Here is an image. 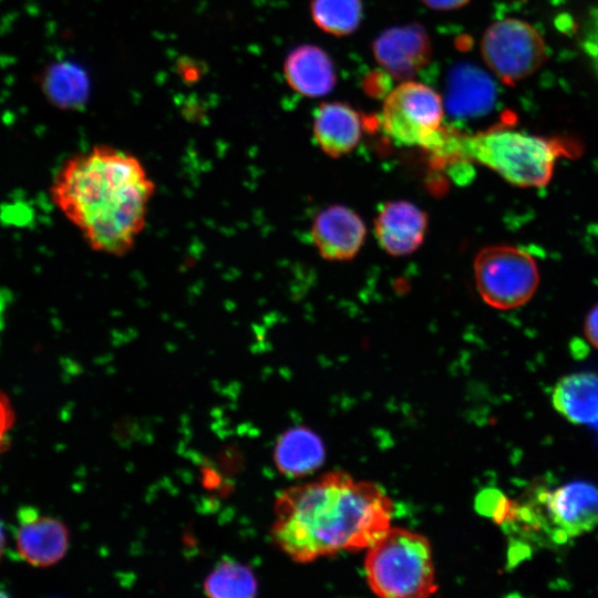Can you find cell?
<instances>
[{
	"label": "cell",
	"mask_w": 598,
	"mask_h": 598,
	"mask_svg": "<svg viewBox=\"0 0 598 598\" xmlns=\"http://www.w3.org/2000/svg\"><path fill=\"white\" fill-rule=\"evenodd\" d=\"M426 228L425 213L406 200L385 203L374 219V235L379 245L396 257L414 252L422 245Z\"/></svg>",
	"instance_id": "obj_12"
},
{
	"label": "cell",
	"mask_w": 598,
	"mask_h": 598,
	"mask_svg": "<svg viewBox=\"0 0 598 598\" xmlns=\"http://www.w3.org/2000/svg\"><path fill=\"white\" fill-rule=\"evenodd\" d=\"M426 7L436 11H452L457 10L466 4L471 0H421Z\"/></svg>",
	"instance_id": "obj_23"
},
{
	"label": "cell",
	"mask_w": 598,
	"mask_h": 598,
	"mask_svg": "<svg viewBox=\"0 0 598 598\" xmlns=\"http://www.w3.org/2000/svg\"><path fill=\"white\" fill-rule=\"evenodd\" d=\"M274 461L278 471L291 478L318 470L324 461V447L311 430L298 426L283 432L275 446Z\"/></svg>",
	"instance_id": "obj_17"
},
{
	"label": "cell",
	"mask_w": 598,
	"mask_h": 598,
	"mask_svg": "<svg viewBox=\"0 0 598 598\" xmlns=\"http://www.w3.org/2000/svg\"><path fill=\"white\" fill-rule=\"evenodd\" d=\"M367 549V580L379 597L425 598L437 590L431 545L423 535L390 527Z\"/></svg>",
	"instance_id": "obj_4"
},
{
	"label": "cell",
	"mask_w": 598,
	"mask_h": 598,
	"mask_svg": "<svg viewBox=\"0 0 598 598\" xmlns=\"http://www.w3.org/2000/svg\"><path fill=\"white\" fill-rule=\"evenodd\" d=\"M155 185L141 161L112 146L69 158L51 186L52 198L95 251L121 257L145 228Z\"/></svg>",
	"instance_id": "obj_2"
},
{
	"label": "cell",
	"mask_w": 598,
	"mask_h": 598,
	"mask_svg": "<svg viewBox=\"0 0 598 598\" xmlns=\"http://www.w3.org/2000/svg\"><path fill=\"white\" fill-rule=\"evenodd\" d=\"M283 71L290 87L309 97L327 95L337 82L331 58L313 44H302L291 50L285 60Z\"/></svg>",
	"instance_id": "obj_14"
},
{
	"label": "cell",
	"mask_w": 598,
	"mask_h": 598,
	"mask_svg": "<svg viewBox=\"0 0 598 598\" xmlns=\"http://www.w3.org/2000/svg\"><path fill=\"white\" fill-rule=\"evenodd\" d=\"M204 591L212 598H251L257 595L258 581L249 566L224 558L207 575Z\"/></svg>",
	"instance_id": "obj_18"
},
{
	"label": "cell",
	"mask_w": 598,
	"mask_h": 598,
	"mask_svg": "<svg viewBox=\"0 0 598 598\" xmlns=\"http://www.w3.org/2000/svg\"><path fill=\"white\" fill-rule=\"evenodd\" d=\"M365 235L361 217L342 205H332L321 210L311 226L318 252L330 261L352 259L361 249Z\"/></svg>",
	"instance_id": "obj_11"
},
{
	"label": "cell",
	"mask_w": 598,
	"mask_h": 598,
	"mask_svg": "<svg viewBox=\"0 0 598 598\" xmlns=\"http://www.w3.org/2000/svg\"><path fill=\"white\" fill-rule=\"evenodd\" d=\"M310 14L323 32L344 37L359 28L363 6L361 0H311Z\"/></svg>",
	"instance_id": "obj_19"
},
{
	"label": "cell",
	"mask_w": 598,
	"mask_h": 598,
	"mask_svg": "<svg viewBox=\"0 0 598 598\" xmlns=\"http://www.w3.org/2000/svg\"><path fill=\"white\" fill-rule=\"evenodd\" d=\"M360 114L343 102L320 104L313 114V137L327 155L337 158L352 152L361 140Z\"/></svg>",
	"instance_id": "obj_13"
},
{
	"label": "cell",
	"mask_w": 598,
	"mask_h": 598,
	"mask_svg": "<svg viewBox=\"0 0 598 598\" xmlns=\"http://www.w3.org/2000/svg\"><path fill=\"white\" fill-rule=\"evenodd\" d=\"M584 330L588 341L598 349V303L586 316Z\"/></svg>",
	"instance_id": "obj_22"
},
{
	"label": "cell",
	"mask_w": 598,
	"mask_h": 598,
	"mask_svg": "<svg viewBox=\"0 0 598 598\" xmlns=\"http://www.w3.org/2000/svg\"><path fill=\"white\" fill-rule=\"evenodd\" d=\"M444 103L430 86L402 81L385 97L381 125L384 133L404 146H420L441 157L453 132L442 127Z\"/></svg>",
	"instance_id": "obj_5"
},
{
	"label": "cell",
	"mask_w": 598,
	"mask_h": 598,
	"mask_svg": "<svg viewBox=\"0 0 598 598\" xmlns=\"http://www.w3.org/2000/svg\"><path fill=\"white\" fill-rule=\"evenodd\" d=\"M481 53L492 72L509 85L538 70L547 58V48L542 34L530 23L507 18L486 29Z\"/></svg>",
	"instance_id": "obj_7"
},
{
	"label": "cell",
	"mask_w": 598,
	"mask_h": 598,
	"mask_svg": "<svg viewBox=\"0 0 598 598\" xmlns=\"http://www.w3.org/2000/svg\"><path fill=\"white\" fill-rule=\"evenodd\" d=\"M16 550L27 564L45 568L59 563L66 554L70 533L60 519L43 515L31 506L17 515Z\"/></svg>",
	"instance_id": "obj_10"
},
{
	"label": "cell",
	"mask_w": 598,
	"mask_h": 598,
	"mask_svg": "<svg viewBox=\"0 0 598 598\" xmlns=\"http://www.w3.org/2000/svg\"><path fill=\"white\" fill-rule=\"evenodd\" d=\"M474 277L482 299L502 310L525 305L539 283L535 259L526 250L507 245L483 248L474 259Z\"/></svg>",
	"instance_id": "obj_6"
},
{
	"label": "cell",
	"mask_w": 598,
	"mask_h": 598,
	"mask_svg": "<svg viewBox=\"0 0 598 598\" xmlns=\"http://www.w3.org/2000/svg\"><path fill=\"white\" fill-rule=\"evenodd\" d=\"M578 146L560 138L496 127L461 135L457 157L475 161L519 187H542L551 179L557 158L574 155Z\"/></svg>",
	"instance_id": "obj_3"
},
{
	"label": "cell",
	"mask_w": 598,
	"mask_h": 598,
	"mask_svg": "<svg viewBox=\"0 0 598 598\" xmlns=\"http://www.w3.org/2000/svg\"><path fill=\"white\" fill-rule=\"evenodd\" d=\"M580 48L598 76V4L590 8L581 24Z\"/></svg>",
	"instance_id": "obj_20"
},
{
	"label": "cell",
	"mask_w": 598,
	"mask_h": 598,
	"mask_svg": "<svg viewBox=\"0 0 598 598\" xmlns=\"http://www.w3.org/2000/svg\"><path fill=\"white\" fill-rule=\"evenodd\" d=\"M378 64L395 80H411L424 68L432 54L427 31L416 22L389 28L372 42Z\"/></svg>",
	"instance_id": "obj_9"
},
{
	"label": "cell",
	"mask_w": 598,
	"mask_h": 598,
	"mask_svg": "<svg viewBox=\"0 0 598 598\" xmlns=\"http://www.w3.org/2000/svg\"><path fill=\"white\" fill-rule=\"evenodd\" d=\"M538 499L555 542L564 543L598 526V487L591 483L570 482L540 493Z\"/></svg>",
	"instance_id": "obj_8"
},
{
	"label": "cell",
	"mask_w": 598,
	"mask_h": 598,
	"mask_svg": "<svg viewBox=\"0 0 598 598\" xmlns=\"http://www.w3.org/2000/svg\"><path fill=\"white\" fill-rule=\"evenodd\" d=\"M384 489L342 471L288 487L275 503L272 542L296 563L368 548L391 526Z\"/></svg>",
	"instance_id": "obj_1"
},
{
	"label": "cell",
	"mask_w": 598,
	"mask_h": 598,
	"mask_svg": "<svg viewBox=\"0 0 598 598\" xmlns=\"http://www.w3.org/2000/svg\"><path fill=\"white\" fill-rule=\"evenodd\" d=\"M495 97L492 80L470 63L455 65L448 73L445 105L457 117H473L487 112Z\"/></svg>",
	"instance_id": "obj_15"
},
{
	"label": "cell",
	"mask_w": 598,
	"mask_h": 598,
	"mask_svg": "<svg viewBox=\"0 0 598 598\" xmlns=\"http://www.w3.org/2000/svg\"><path fill=\"white\" fill-rule=\"evenodd\" d=\"M4 547H6V533H4L3 524L0 520V561L4 553Z\"/></svg>",
	"instance_id": "obj_24"
},
{
	"label": "cell",
	"mask_w": 598,
	"mask_h": 598,
	"mask_svg": "<svg viewBox=\"0 0 598 598\" xmlns=\"http://www.w3.org/2000/svg\"><path fill=\"white\" fill-rule=\"evenodd\" d=\"M553 405L575 424L598 425V375L576 372L561 378L553 391Z\"/></svg>",
	"instance_id": "obj_16"
},
{
	"label": "cell",
	"mask_w": 598,
	"mask_h": 598,
	"mask_svg": "<svg viewBox=\"0 0 598 598\" xmlns=\"http://www.w3.org/2000/svg\"><path fill=\"white\" fill-rule=\"evenodd\" d=\"M16 422V412L9 396L0 390V455L10 444V432Z\"/></svg>",
	"instance_id": "obj_21"
}]
</instances>
